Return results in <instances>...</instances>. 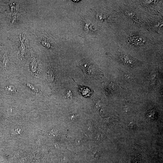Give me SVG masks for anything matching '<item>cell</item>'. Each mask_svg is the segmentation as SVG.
Instances as JSON below:
<instances>
[{
  "label": "cell",
  "instance_id": "1",
  "mask_svg": "<svg viewBox=\"0 0 163 163\" xmlns=\"http://www.w3.org/2000/svg\"><path fill=\"white\" fill-rule=\"evenodd\" d=\"M82 66V69L83 70V71L86 75V76L89 78L94 77V76H95V71L94 69V68L92 66V65H90V63L89 62L84 63H83Z\"/></svg>",
  "mask_w": 163,
  "mask_h": 163
},
{
  "label": "cell",
  "instance_id": "2",
  "mask_svg": "<svg viewBox=\"0 0 163 163\" xmlns=\"http://www.w3.org/2000/svg\"><path fill=\"white\" fill-rule=\"evenodd\" d=\"M79 90L81 94L85 96L90 97L92 94V91L91 89L85 86H80Z\"/></svg>",
  "mask_w": 163,
  "mask_h": 163
},
{
  "label": "cell",
  "instance_id": "3",
  "mask_svg": "<svg viewBox=\"0 0 163 163\" xmlns=\"http://www.w3.org/2000/svg\"><path fill=\"white\" fill-rule=\"evenodd\" d=\"M35 57L36 56H32L30 60V68L33 72H35L37 71L38 66V62Z\"/></svg>",
  "mask_w": 163,
  "mask_h": 163
},
{
  "label": "cell",
  "instance_id": "4",
  "mask_svg": "<svg viewBox=\"0 0 163 163\" xmlns=\"http://www.w3.org/2000/svg\"><path fill=\"white\" fill-rule=\"evenodd\" d=\"M129 42L134 45H140L143 43V39L138 36L131 37L129 38Z\"/></svg>",
  "mask_w": 163,
  "mask_h": 163
},
{
  "label": "cell",
  "instance_id": "5",
  "mask_svg": "<svg viewBox=\"0 0 163 163\" xmlns=\"http://www.w3.org/2000/svg\"><path fill=\"white\" fill-rule=\"evenodd\" d=\"M27 85L33 91H37V90L36 88V87H35L34 86L32 85L31 84H27Z\"/></svg>",
  "mask_w": 163,
  "mask_h": 163
},
{
  "label": "cell",
  "instance_id": "6",
  "mask_svg": "<svg viewBox=\"0 0 163 163\" xmlns=\"http://www.w3.org/2000/svg\"><path fill=\"white\" fill-rule=\"evenodd\" d=\"M49 79L51 80H52L54 78V77L53 76V73H52V72L51 71H49Z\"/></svg>",
  "mask_w": 163,
  "mask_h": 163
},
{
  "label": "cell",
  "instance_id": "7",
  "mask_svg": "<svg viewBox=\"0 0 163 163\" xmlns=\"http://www.w3.org/2000/svg\"><path fill=\"white\" fill-rule=\"evenodd\" d=\"M0 30H1V28H0Z\"/></svg>",
  "mask_w": 163,
  "mask_h": 163
}]
</instances>
